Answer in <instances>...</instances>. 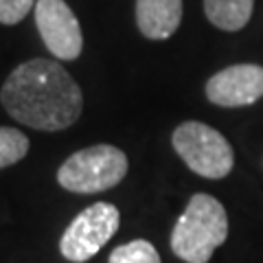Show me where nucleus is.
I'll list each match as a JSON object with an SVG mask.
<instances>
[{"label": "nucleus", "instance_id": "6", "mask_svg": "<svg viewBox=\"0 0 263 263\" xmlns=\"http://www.w3.org/2000/svg\"><path fill=\"white\" fill-rule=\"evenodd\" d=\"M33 9L35 27L48 51L64 62L77 60L84 48V35L70 7L64 0H37Z\"/></svg>", "mask_w": 263, "mask_h": 263}, {"label": "nucleus", "instance_id": "7", "mask_svg": "<svg viewBox=\"0 0 263 263\" xmlns=\"http://www.w3.org/2000/svg\"><path fill=\"white\" fill-rule=\"evenodd\" d=\"M206 99L219 108H243L263 97V66L235 64L206 81Z\"/></svg>", "mask_w": 263, "mask_h": 263}, {"label": "nucleus", "instance_id": "5", "mask_svg": "<svg viewBox=\"0 0 263 263\" xmlns=\"http://www.w3.org/2000/svg\"><path fill=\"white\" fill-rule=\"evenodd\" d=\"M121 226V213L110 202H97L79 213L64 230L60 252L70 263H86L108 243Z\"/></svg>", "mask_w": 263, "mask_h": 263}, {"label": "nucleus", "instance_id": "2", "mask_svg": "<svg viewBox=\"0 0 263 263\" xmlns=\"http://www.w3.org/2000/svg\"><path fill=\"white\" fill-rule=\"evenodd\" d=\"M226 237L224 204L209 193H195L171 230V250L184 263H209Z\"/></svg>", "mask_w": 263, "mask_h": 263}, {"label": "nucleus", "instance_id": "10", "mask_svg": "<svg viewBox=\"0 0 263 263\" xmlns=\"http://www.w3.org/2000/svg\"><path fill=\"white\" fill-rule=\"evenodd\" d=\"M108 263H162L156 246L147 239H134L114 248Z\"/></svg>", "mask_w": 263, "mask_h": 263}, {"label": "nucleus", "instance_id": "11", "mask_svg": "<svg viewBox=\"0 0 263 263\" xmlns=\"http://www.w3.org/2000/svg\"><path fill=\"white\" fill-rule=\"evenodd\" d=\"M29 154V138L15 127H0V169L20 162Z\"/></svg>", "mask_w": 263, "mask_h": 263}, {"label": "nucleus", "instance_id": "8", "mask_svg": "<svg viewBox=\"0 0 263 263\" xmlns=\"http://www.w3.org/2000/svg\"><path fill=\"white\" fill-rule=\"evenodd\" d=\"M182 22V0H136V27L147 40H167Z\"/></svg>", "mask_w": 263, "mask_h": 263}, {"label": "nucleus", "instance_id": "3", "mask_svg": "<svg viewBox=\"0 0 263 263\" xmlns=\"http://www.w3.org/2000/svg\"><path fill=\"white\" fill-rule=\"evenodd\" d=\"M127 156L114 145H92L68 156L57 169V182L70 193H101L127 176Z\"/></svg>", "mask_w": 263, "mask_h": 263}, {"label": "nucleus", "instance_id": "12", "mask_svg": "<svg viewBox=\"0 0 263 263\" xmlns=\"http://www.w3.org/2000/svg\"><path fill=\"white\" fill-rule=\"evenodd\" d=\"M37 0H0V24H18L29 15Z\"/></svg>", "mask_w": 263, "mask_h": 263}, {"label": "nucleus", "instance_id": "1", "mask_svg": "<svg viewBox=\"0 0 263 263\" xmlns=\"http://www.w3.org/2000/svg\"><path fill=\"white\" fill-rule=\"evenodd\" d=\"M0 101L7 114L40 132H62L77 123L84 95L62 64L35 57L20 64L5 79Z\"/></svg>", "mask_w": 263, "mask_h": 263}, {"label": "nucleus", "instance_id": "4", "mask_svg": "<svg viewBox=\"0 0 263 263\" xmlns=\"http://www.w3.org/2000/svg\"><path fill=\"white\" fill-rule=\"evenodd\" d=\"M171 145L193 174L221 180L235 167V152L226 136L200 121H184L171 134Z\"/></svg>", "mask_w": 263, "mask_h": 263}, {"label": "nucleus", "instance_id": "9", "mask_svg": "<svg viewBox=\"0 0 263 263\" xmlns=\"http://www.w3.org/2000/svg\"><path fill=\"white\" fill-rule=\"evenodd\" d=\"M254 0H204V13L213 27L235 33L252 18Z\"/></svg>", "mask_w": 263, "mask_h": 263}]
</instances>
